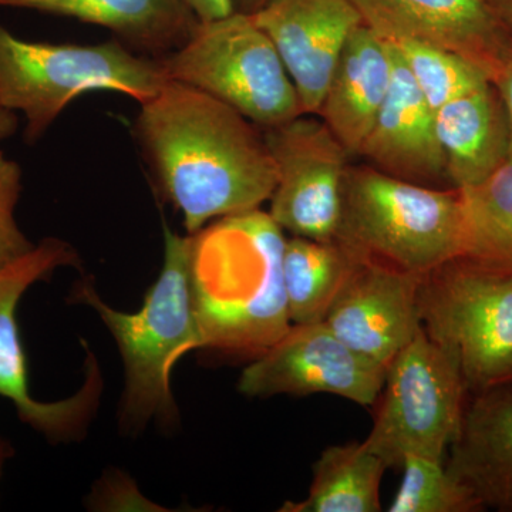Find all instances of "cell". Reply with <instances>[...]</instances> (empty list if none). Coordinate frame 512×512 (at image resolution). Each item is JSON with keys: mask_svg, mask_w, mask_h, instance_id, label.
<instances>
[{"mask_svg": "<svg viewBox=\"0 0 512 512\" xmlns=\"http://www.w3.org/2000/svg\"><path fill=\"white\" fill-rule=\"evenodd\" d=\"M393 45L434 113L450 101L491 83L480 66L450 50L417 42Z\"/></svg>", "mask_w": 512, "mask_h": 512, "instance_id": "23", "label": "cell"}, {"mask_svg": "<svg viewBox=\"0 0 512 512\" xmlns=\"http://www.w3.org/2000/svg\"><path fill=\"white\" fill-rule=\"evenodd\" d=\"M460 192L466 225L461 258L512 275V154L483 183Z\"/></svg>", "mask_w": 512, "mask_h": 512, "instance_id": "22", "label": "cell"}, {"mask_svg": "<svg viewBox=\"0 0 512 512\" xmlns=\"http://www.w3.org/2000/svg\"><path fill=\"white\" fill-rule=\"evenodd\" d=\"M507 29H512V0H485Z\"/></svg>", "mask_w": 512, "mask_h": 512, "instance_id": "29", "label": "cell"}, {"mask_svg": "<svg viewBox=\"0 0 512 512\" xmlns=\"http://www.w3.org/2000/svg\"><path fill=\"white\" fill-rule=\"evenodd\" d=\"M160 60L168 79L210 94L261 130L303 114L281 55L248 13L198 22L190 39Z\"/></svg>", "mask_w": 512, "mask_h": 512, "instance_id": "6", "label": "cell"}, {"mask_svg": "<svg viewBox=\"0 0 512 512\" xmlns=\"http://www.w3.org/2000/svg\"><path fill=\"white\" fill-rule=\"evenodd\" d=\"M386 369L377 366L330 330L325 322L292 325L271 348L256 356L238 379V392L248 397L333 394L375 406Z\"/></svg>", "mask_w": 512, "mask_h": 512, "instance_id": "11", "label": "cell"}, {"mask_svg": "<svg viewBox=\"0 0 512 512\" xmlns=\"http://www.w3.org/2000/svg\"><path fill=\"white\" fill-rule=\"evenodd\" d=\"M192 235L164 225V264L140 311H117L100 298L90 279L72 289V301L90 306L119 346L124 363L120 426L137 433L151 421L173 427L178 420L171 389L174 365L204 349L191 292Z\"/></svg>", "mask_w": 512, "mask_h": 512, "instance_id": "3", "label": "cell"}, {"mask_svg": "<svg viewBox=\"0 0 512 512\" xmlns=\"http://www.w3.org/2000/svg\"><path fill=\"white\" fill-rule=\"evenodd\" d=\"M434 119L454 188L483 183L510 157V123L493 83L450 101Z\"/></svg>", "mask_w": 512, "mask_h": 512, "instance_id": "19", "label": "cell"}, {"mask_svg": "<svg viewBox=\"0 0 512 512\" xmlns=\"http://www.w3.org/2000/svg\"><path fill=\"white\" fill-rule=\"evenodd\" d=\"M387 466L365 443L330 446L313 464L305 500L286 501L281 512H380V484Z\"/></svg>", "mask_w": 512, "mask_h": 512, "instance_id": "20", "label": "cell"}, {"mask_svg": "<svg viewBox=\"0 0 512 512\" xmlns=\"http://www.w3.org/2000/svg\"><path fill=\"white\" fill-rule=\"evenodd\" d=\"M262 131L278 171L272 220L293 237L336 241L352 154L315 114Z\"/></svg>", "mask_w": 512, "mask_h": 512, "instance_id": "10", "label": "cell"}, {"mask_svg": "<svg viewBox=\"0 0 512 512\" xmlns=\"http://www.w3.org/2000/svg\"><path fill=\"white\" fill-rule=\"evenodd\" d=\"M458 188L409 183L366 165H350L342 187L336 241L355 254L427 274L464 254Z\"/></svg>", "mask_w": 512, "mask_h": 512, "instance_id": "4", "label": "cell"}, {"mask_svg": "<svg viewBox=\"0 0 512 512\" xmlns=\"http://www.w3.org/2000/svg\"><path fill=\"white\" fill-rule=\"evenodd\" d=\"M393 50L389 92L357 156L369 161L370 167L400 180L443 188L441 185L450 183V178L437 137L434 111L394 45Z\"/></svg>", "mask_w": 512, "mask_h": 512, "instance_id": "15", "label": "cell"}, {"mask_svg": "<svg viewBox=\"0 0 512 512\" xmlns=\"http://www.w3.org/2000/svg\"><path fill=\"white\" fill-rule=\"evenodd\" d=\"M200 22L225 18L235 12L234 0H184Z\"/></svg>", "mask_w": 512, "mask_h": 512, "instance_id": "27", "label": "cell"}, {"mask_svg": "<svg viewBox=\"0 0 512 512\" xmlns=\"http://www.w3.org/2000/svg\"><path fill=\"white\" fill-rule=\"evenodd\" d=\"M66 266L76 269L82 266L76 249L63 239L46 238L28 255L0 269V396L13 403L23 423L55 443L79 439L89 427L103 390L99 365L86 346V382L82 389L59 402L33 399L16 308L30 286L45 281L56 269Z\"/></svg>", "mask_w": 512, "mask_h": 512, "instance_id": "9", "label": "cell"}, {"mask_svg": "<svg viewBox=\"0 0 512 512\" xmlns=\"http://www.w3.org/2000/svg\"><path fill=\"white\" fill-rule=\"evenodd\" d=\"M22 192V170L0 151V269L32 252L36 245L25 237L15 218Z\"/></svg>", "mask_w": 512, "mask_h": 512, "instance_id": "25", "label": "cell"}, {"mask_svg": "<svg viewBox=\"0 0 512 512\" xmlns=\"http://www.w3.org/2000/svg\"><path fill=\"white\" fill-rule=\"evenodd\" d=\"M446 466L484 510L512 512V384L468 394Z\"/></svg>", "mask_w": 512, "mask_h": 512, "instance_id": "16", "label": "cell"}, {"mask_svg": "<svg viewBox=\"0 0 512 512\" xmlns=\"http://www.w3.org/2000/svg\"><path fill=\"white\" fill-rule=\"evenodd\" d=\"M6 457H8V447L0 440V473H2L3 463H5Z\"/></svg>", "mask_w": 512, "mask_h": 512, "instance_id": "31", "label": "cell"}, {"mask_svg": "<svg viewBox=\"0 0 512 512\" xmlns=\"http://www.w3.org/2000/svg\"><path fill=\"white\" fill-rule=\"evenodd\" d=\"M353 261L338 241L286 238L282 274L292 325L323 322Z\"/></svg>", "mask_w": 512, "mask_h": 512, "instance_id": "21", "label": "cell"}, {"mask_svg": "<svg viewBox=\"0 0 512 512\" xmlns=\"http://www.w3.org/2000/svg\"><path fill=\"white\" fill-rule=\"evenodd\" d=\"M400 468L402 485L390 504V512L484 511L473 491L448 471L446 461L407 454Z\"/></svg>", "mask_w": 512, "mask_h": 512, "instance_id": "24", "label": "cell"}, {"mask_svg": "<svg viewBox=\"0 0 512 512\" xmlns=\"http://www.w3.org/2000/svg\"><path fill=\"white\" fill-rule=\"evenodd\" d=\"M367 28L390 43L417 42L476 63L493 82L510 52L508 29L485 0H353Z\"/></svg>", "mask_w": 512, "mask_h": 512, "instance_id": "13", "label": "cell"}, {"mask_svg": "<svg viewBox=\"0 0 512 512\" xmlns=\"http://www.w3.org/2000/svg\"><path fill=\"white\" fill-rule=\"evenodd\" d=\"M393 45L366 25L350 35L333 70L318 116L357 156L392 83Z\"/></svg>", "mask_w": 512, "mask_h": 512, "instance_id": "17", "label": "cell"}, {"mask_svg": "<svg viewBox=\"0 0 512 512\" xmlns=\"http://www.w3.org/2000/svg\"><path fill=\"white\" fill-rule=\"evenodd\" d=\"M467 399L456 359L421 328L387 366L375 423L363 443L389 468L400 467L407 454L446 461Z\"/></svg>", "mask_w": 512, "mask_h": 512, "instance_id": "8", "label": "cell"}, {"mask_svg": "<svg viewBox=\"0 0 512 512\" xmlns=\"http://www.w3.org/2000/svg\"><path fill=\"white\" fill-rule=\"evenodd\" d=\"M0 8L35 10L101 26L128 49L153 59L180 49L200 22L184 0H0Z\"/></svg>", "mask_w": 512, "mask_h": 512, "instance_id": "18", "label": "cell"}, {"mask_svg": "<svg viewBox=\"0 0 512 512\" xmlns=\"http://www.w3.org/2000/svg\"><path fill=\"white\" fill-rule=\"evenodd\" d=\"M170 82L160 59L117 39L100 45L29 42L0 25V104L26 117L35 143L74 99L109 90L144 103Z\"/></svg>", "mask_w": 512, "mask_h": 512, "instance_id": "5", "label": "cell"}, {"mask_svg": "<svg viewBox=\"0 0 512 512\" xmlns=\"http://www.w3.org/2000/svg\"><path fill=\"white\" fill-rule=\"evenodd\" d=\"M18 130V117L16 111H12L0 104V141L12 137Z\"/></svg>", "mask_w": 512, "mask_h": 512, "instance_id": "28", "label": "cell"}, {"mask_svg": "<svg viewBox=\"0 0 512 512\" xmlns=\"http://www.w3.org/2000/svg\"><path fill=\"white\" fill-rule=\"evenodd\" d=\"M421 326L456 359L468 394L512 384V275L466 258L421 278Z\"/></svg>", "mask_w": 512, "mask_h": 512, "instance_id": "7", "label": "cell"}, {"mask_svg": "<svg viewBox=\"0 0 512 512\" xmlns=\"http://www.w3.org/2000/svg\"><path fill=\"white\" fill-rule=\"evenodd\" d=\"M235 2H237L239 12L251 15V13H255L256 10L262 8L266 0H234Z\"/></svg>", "mask_w": 512, "mask_h": 512, "instance_id": "30", "label": "cell"}, {"mask_svg": "<svg viewBox=\"0 0 512 512\" xmlns=\"http://www.w3.org/2000/svg\"><path fill=\"white\" fill-rule=\"evenodd\" d=\"M252 19L274 43L303 114L318 116L350 35L365 25L353 0H266Z\"/></svg>", "mask_w": 512, "mask_h": 512, "instance_id": "14", "label": "cell"}, {"mask_svg": "<svg viewBox=\"0 0 512 512\" xmlns=\"http://www.w3.org/2000/svg\"><path fill=\"white\" fill-rule=\"evenodd\" d=\"M133 128L158 194L181 212L187 234L271 200L278 171L264 131L210 94L170 80L141 103Z\"/></svg>", "mask_w": 512, "mask_h": 512, "instance_id": "1", "label": "cell"}, {"mask_svg": "<svg viewBox=\"0 0 512 512\" xmlns=\"http://www.w3.org/2000/svg\"><path fill=\"white\" fill-rule=\"evenodd\" d=\"M285 241L284 229L261 208L192 235V302L204 349L252 360L288 332Z\"/></svg>", "mask_w": 512, "mask_h": 512, "instance_id": "2", "label": "cell"}, {"mask_svg": "<svg viewBox=\"0 0 512 512\" xmlns=\"http://www.w3.org/2000/svg\"><path fill=\"white\" fill-rule=\"evenodd\" d=\"M423 275L353 252V261L323 322L360 356L387 369L423 328Z\"/></svg>", "mask_w": 512, "mask_h": 512, "instance_id": "12", "label": "cell"}, {"mask_svg": "<svg viewBox=\"0 0 512 512\" xmlns=\"http://www.w3.org/2000/svg\"><path fill=\"white\" fill-rule=\"evenodd\" d=\"M495 89L500 94L501 100L507 111L508 123H510L511 131V154H512V47L507 56L504 57L503 63L498 67L493 82Z\"/></svg>", "mask_w": 512, "mask_h": 512, "instance_id": "26", "label": "cell"}]
</instances>
